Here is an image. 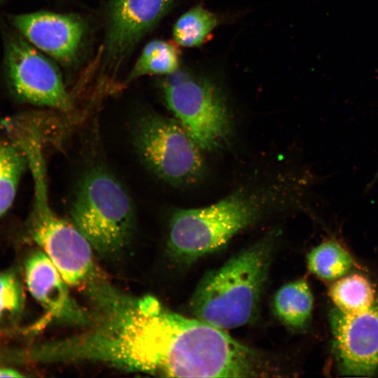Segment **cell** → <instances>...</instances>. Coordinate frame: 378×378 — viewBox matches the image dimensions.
Returning <instances> with one entry per match:
<instances>
[{"instance_id":"cell-1","label":"cell","mask_w":378,"mask_h":378,"mask_svg":"<svg viewBox=\"0 0 378 378\" xmlns=\"http://www.w3.org/2000/svg\"><path fill=\"white\" fill-rule=\"evenodd\" d=\"M328 323L333 363L346 377L378 375V287L351 272L331 283Z\"/></svg>"},{"instance_id":"cell-2","label":"cell","mask_w":378,"mask_h":378,"mask_svg":"<svg viewBox=\"0 0 378 378\" xmlns=\"http://www.w3.org/2000/svg\"><path fill=\"white\" fill-rule=\"evenodd\" d=\"M274 246L272 237L262 239L206 273L190 298L196 318L223 330L249 323L259 305Z\"/></svg>"},{"instance_id":"cell-3","label":"cell","mask_w":378,"mask_h":378,"mask_svg":"<svg viewBox=\"0 0 378 378\" xmlns=\"http://www.w3.org/2000/svg\"><path fill=\"white\" fill-rule=\"evenodd\" d=\"M22 150L34 181L33 206L27 223L28 234L69 285L84 289L101 276L93 248L74 225L59 218L49 204L41 141L29 140L22 145Z\"/></svg>"},{"instance_id":"cell-4","label":"cell","mask_w":378,"mask_h":378,"mask_svg":"<svg viewBox=\"0 0 378 378\" xmlns=\"http://www.w3.org/2000/svg\"><path fill=\"white\" fill-rule=\"evenodd\" d=\"M262 211L260 200L244 193H234L209 206L177 210L169 220V253L178 262H192L222 248Z\"/></svg>"},{"instance_id":"cell-5","label":"cell","mask_w":378,"mask_h":378,"mask_svg":"<svg viewBox=\"0 0 378 378\" xmlns=\"http://www.w3.org/2000/svg\"><path fill=\"white\" fill-rule=\"evenodd\" d=\"M70 213L74 225L104 257L119 253L134 229V211L129 195L102 167L92 168L83 176Z\"/></svg>"},{"instance_id":"cell-6","label":"cell","mask_w":378,"mask_h":378,"mask_svg":"<svg viewBox=\"0 0 378 378\" xmlns=\"http://www.w3.org/2000/svg\"><path fill=\"white\" fill-rule=\"evenodd\" d=\"M133 142L144 164L170 184L192 183L204 171L200 148L178 121L144 114L134 124Z\"/></svg>"},{"instance_id":"cell-7","label":"cell","mask_w":378,"mask_h":378,"mask_svg":"<svg viewBox=\"0 0 378 378\" xmlns=\"http://www.w3.org/2000/svg\"><path fill=\"white\" fill-rule=\"evenodd\" d=\"M167 104L200 149L211 150L229 133L227 110L211 83L188 76L171 78L164 85Z\"/></svg>"},{"instance_id":"cell-8","label":"cell","mask_w":378,"mask_h":378,"mask_svg":"<svg viewBox=\"0 0 378 378\" xmlns=\"http://www.w3.org/2000/svg\"><path fill=\"white\" fill-rule=\"evenodd\" d=\"M11 86L23 102L67 111L72 103L55 66L27 40L14 34L6 43Z\"/></svg>"},{"instance_id":"cell-9","label":"cell","mask_w":378,"mask_h":378,"mask_svg":"<svg viewBox=\"0 0 378 378\" xmlns=\"http://www.w3.org/2000/svg\"><path fill=\"white\" fill-rule=\"evenodd\" d=\"M172 0H113L109 10L104 55L115 69L160 20Z\"/></svg>"},{"instance_id":"cell-10","label":"cell","mask_w":378,"mask_h":378,"mask_svg":"<svg viewBox=\"0 0 378 378\" xmlns=\"http://www.w3.org/2000/svg\"><path fill=\"white\" fill-rule=\"evenodd\" d=\"M24 274L29 293L50 316L59 322L81 328L89 323V310L71 297L68 284L42 250L34 251L27 257Z\"/></svg>"},{"instance_id":"cell-11","label":"cell","mask_w":378,"mask_h":378,"mask_svg":"<svg viewBox=\"0 0 378 378\" xmlns=\"http://www.w3.org/2000/svg\"><path fill=\"white\" fill-rule=\"evenodd\" d=\"M12 22L31 45L57 61L69 64L76 58L85 29L75 15L40 11L14 15Z\"/></svg>"},{"instance_id":"cell-12","label":"cell","mask_w":378,"mask_h":378,"mask_svg":"<svg viewBox=\"0 0 378 378\" xmlns=\"http://www.w3.org/2000/svg\"><path fill=\"white\" fill-rule=\"evenodd\" d=\"M314 307L312 290L304 279L285 284L274 297V309L277 317L295 329H303L309 323Z\"/></svg>"},{"instance_id":"cell-13","label":"cell","mask_w":378,"mask_h":378,"mask_svg":"<svg viewBox=\"0 0 378 378\" xmlns=\"http://www.w3.org/2000/svg\"><path fill=\"white\" fill-rule=\"evenodd\" d=\"M310 272L318 279L332 283L352 272L354 259L347 248L337 239H327L307 255Z\"/></svg>"},{"instance_id":"cell-14","label":"cell","mask_w":378,"mask_h":378,"mask_svg":"<svg viewBox=\"0 0 378 378\" xmlns=\"http://www.w3.org/2000/svg\"><path fill=\"white\" fill-rule=\"evenodd\" d=\"M179 66V52L172 43L153 40L147 43L127 78L132 81L146 75L172 74Z\"/></svg>"},{"instance_id":"cell-15","label":"cell","mask_w":378,"mask_h":378,"mask_svg":"<svg viewBox=\"0 0 378 378\" xmlns=\"http://www.w3.org/2000/svg\"><path fill=\"white\" fill-rule=\"evenodd\" d=\"M26 166L24 153L13 140L0 141V218L11 206Z\"/></svg>"},{"instance_id":"cell-16","label":"cell","mask_w":378,"mask_h":378,"mask_svg":"<svg viewBox=\"0 0 378 378\" xmlns=\"http://www.w3.org/2000/svg\"><path fill=\"white\" fill-rule=\"evenodd\" d=\"M216 24V16L198 6L178 19L173 28V36L176 43L181 46H198L204 41Z\"/></svg>"},{"instance_id":"cell-17","label":"cell","mask_w":378,"mask_h":378,"mask_svg":"<svg viewBox=\"0 0 378 378\" xmlns=\"http://www.w3.org/2000/svg\"><path fill=\"white\" fill-rule=\"evenodd\" d=\"M25 303L23 286L13 270L0 272V325L16 322L21 316Z\"/></svg>"},{"instance_id":"cell-18","label":"cell","mask_w":378,"mask_h":378,"mask_svg":"<svg viewBox=\"0 0 378 378\" xmlns=\"http://www.w3.org/2000/svg\"><path fill=\"white\" fill-rule=\"evenodd\" d=\"M23 376L18 370L13 368L0 367V377H20Z\"/></svg>"},{"instance_id":"cell-19","label":"cell","mask_w":378,"mask_h":378,"mask_svg":"<svg viewBox=\"0 0 378 378\" xmlns=\"http://www.w3.org/2000/svg\"><path fill=\"white\" fill-rule=\"evenodd\" d=\"M377 180H378V169L376 174H374L373 179L370 182V186H368V188H370L376 183Z\"/></svg>"}]
</instances>
